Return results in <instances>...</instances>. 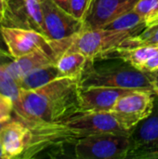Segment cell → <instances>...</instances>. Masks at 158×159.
<instances>
[{"label":"cell","mask_w":158,"mask_h":159,"mask_svg":"<svg viewBox=\"0 0 158 159\" xmlns=\"http://www.w3.org/2000/svg\"><path fill=\"white\" fill-rule=\"evenodd\" d=\"M79 79L59 77L31 90L20 89L13 117L25 126L34 123L66 124L81 113Z\"/></svg>","instance_id":"obj_1"},{"label":"cell","mask_w":158,"mask_h":159,"mask_svg":"<svg viewBox=\"0 0 158 159\" xmlns=\"http://www.w3.org/2000/svg\"><path fill=\"white\" fill-rule=\"evenodd\" d=\"M80 87H111L147 89L156 94L148 73L142 72L119 58H102L88 61L79 79Z\"/></svg>","instance_id":"obj_2"},{"label":"cell","mask_w":158,"mask_h":159,"mask_svg":"<svg viewBox=\"0 0 158 159\" xmlns=\"http://www.w3.org/2000/svg\"><path fill=\"white\" fill-rule=\"evenodd\" d=\"M129 147V136L94 133L77 140L74 155L77 159H128Z\"/></svg>","instance_id":"obj_3"},{"label":"cell","mask_w":158,"mask_h":159,"mask_svg":"<svg viewBox=\"0 0 158 159\" xmlns=\"http://www.w3.org/2000/svg\"><path fill=\"white\" fill-rule=\"evenodd\" d=\"M135 35L130 32L98 29H82L74 37L67 50L78 51L89 61L102 58L107 52L115 49L129 37Z\"/></svg>","instance_id":"obj_4"},{"label":"cell","mask_w":158,"mask_h":159,"mask_svg":"<svg viewBox=\"0 0 158 159\" xmlns=\"http://www.w3.org/2000/svg\"><path fill=\"white\" fill-rule=\"evenodd\" d=\"M156 95L147 89H131L116 101L110 112L131 135L134 129L153 112Z\"/></svg>","instance_id":"obj_5"},{"label":"cell","mask_w":158,"mask_h":159,"mask_svg":"<svg viewBox=\"0 0 158 159\" xmlns=\"http://www.w3.org/2000/svg\"><path fill=\"white\" fill-rule=\"evenodd\" d=\"M1 24L34 30L46 35L41 0H7Z\"/></svg>","instance_id":"obj_6"},{"label":"cell","mask_w":158,"mask_h":159,"mask_svg":"<svg viewBox=\"0 0 158 159\" xmlns=\"http://www.w3.org/2000/svg\"><path fill=\"white\" fill-rule=\"evenodd\" d=\"M128 159H158V95L151 115L133 130Z\"/></svg>","instance_id":"obj_7"},{"label":"cell","mask_w":158,"mask_h":159,"mask_svg":"<svg viewBox=\"0 0 158 159\" xmlns=\"http://www.w3.org/2000/svg\"><path fill=\"white\" fill-rule=\"evenodd\" d=\"M46 36L50 40L73 37L83 29V21L58 6L53 0H41Z\"/></svg>","instance_id":"obj_8"},{"label":"cell","mask_w":158,"mask_h":159,"mask_svg":"<svg viewBox=\"0 0 158 159\" xmlns=\"http://www.w3.org/2000/svg\"><path fill=\"white\" fill-rule=\"evenodd\" d=\"M71 129L84 135L94 133H114L130 136L110 111L79 113L66 122Z\"/></svg>","instance_id":"obj_9"},{"label":"cell","mask_w":158,"mask_h":159,"mask_svg":"<svg viewBox=\"0 0 158 159\" xmlns=\"http://www.w3.org/2000/svg\"><path fill=\"white\" fill-rule=\"evenodd\" d=\"M139 0H91L83 21L84 29L102 28L134 9Z\"/></svg>","instance_id":"obj_10"},{"label":"cell","mask_w":158,"mask_h":159,"mask_svg":"<svg viewBox=\"0 0 158 159\" xmlns=\"http://www.w3.org/2000/svg\"><path fill=\"white\" fill-rule=\"evenodd\" d=\"M129 90L111 87H80L81 113L111 111L116 101Z\"/></svg>","instance_id":"obj_11"},{"label":"cell","mask_w":158,"mask_h":159,"mask_svg":"<svg viewBox=\"0 0 158 159\" xmlns=\"http://www.w3.org/2000/svg\"><path fill=\"white\" fill-rule=\"evenodd\" d=\"M31 138L30 129L20 120L11 117L0 131L4 159L20 158Z\"/></svg>","instance_id":"obj_12"},{"label":"cell","mask_w":158,"mask_h":159,"mask_svg":"<svg viewBox=\"0 0 158 159\" xmlns=\"http://www.w3.org/2000/svg\"><path fill=\"white\" fill-rule=\"evenodd\" d=\"M51 63H56V61L45 51L36 49L29 54L6 62L5 66L10 75L18 82L34 69Z\"/></svg>","instance_id":"obj_13"},{"label":"cell","mask_w":158,"mask_h":159,"mask_svg":"<svg viewBox=\"0 0 158 159\" xmlns=\"http://www.w3.org/2000/svg\"><path fill=\"white\" fill-rule=\"evenodd\" d=\"M61 77L56 63L38 67L26 74L17 83L20 89L31 90L41 88L51 81Z\"/></svg>","instance_id":"obj_14"},{"label":"cell","mask_w":158,"mask_h":159,"mask_svg":"<svg viewBox=\"0 0 158 159\" xmlns=\"http://www.w3.org/2000/svg\"><path fill=\"white\" fill-rule=\"evenodd\" d=\"M88 59L78 51L66 50L57 60L56 65L61 77L80 79Z\"/></svg>","instance_id":"obj_15"},{"label":"cell","mask_w":158,"mask_h":159,"mask_svg":"<svg viewBox=\"0 0 158 159\" xmlns=\"http://www.w3.org/2000/svg\"><path fill=\"white\" fill-rule=\"evenodd\" d=\"M145 27L147 26L144 18H142L133 9L116 18L115 20H114L113 21H111L102 28L113 31L130 32L136 35L140 34Z\"/></svg>","instance_id":"obj_16"},{"label":"cell","mask_w":158,"mask_h":159,"mask_svg":"<svg viewBox=\"0 0 158 159\" xmlns=\"http://www.w3.org/2000/svg\"><path fill=\"white\" fill-rule=\"evenodd\" d=\"M142 46H158V23L147 26L140 34L127 38L119 48H129Z\"/></svg>","instance_id":"obj_17"},{"label":"cell","mask_w":158,"mask_h":159,"mask_svg":"<svg viewBox=\"0 0 158 159\" xmlns=\"http://www.w3.org/2000/svg\"><path fill=\"white\" fill-rule=\"evenodd\" d=\"M9 61L12 60L0 58V92L10 97L13 102H16L19 99L20 89L16 80L10 75V74L6 69L5 64Z\"/></svg>","instance_id":"obj_18"},{"label":"cell","mask_w":158,"mask_h":159,"mask_svg":"<svg viewBox=\"0 0 158 159\" xmlns=\"http://www.w3.org/2000/svg\"><path fill=\"white\" fill-rule=\"evenodd\" d=\"M134 10L146 20L158 11V0H139Z\"/></svg>","instance_id":"obj_19"},{"label":"cell","mask_w":158,"mask_h":159,"mask_svg":"<svg viewBox=\"0 0 158 159\" xmlns=\"http://www.w3.org/2000/svg\"><path fill=\"white\" fill-rule=\"evenodd\" d=\"M91 0H71L70 13L76 19L84 21L86 14L88 10Z\"/></svg>","instance_id":"obj_20"},{"label":"cell","mask_w":158,"mask_h":159,"mask_svg":"<svg viewBox=\"0 0 158 159\" xmlns=\"http://www.w3.org/2000/svg\"><path fill=\"white\" fill-rule=\"evenodd\" d=\"M14 111L13 100L0 92V121L9 120Z\"/></svg>","instance_id":"obj_21"},{"label":"cell","mask_w":158,"mask_h":159,"mask_svg":"<svg viewBox=\"0 0 158 159\" xmlns=\"http://www.w3.org/2000/svg\"><path fill=\"white\" fill-rule=\"evenodd\" d=\"M156 70H158V50L147 60V61L142 68V72L152 73Z\"/></svg>","instance_id":"obj_22"},{"label":"cell","mask_w":158,"mask_h":159,"mask_svg":"<svg viewBox=\"0 0 158 159\" xmlns=\"http://www.w3.org/2000/svg\"><path fill=\"white\" fill-rule=\"evenodd\" d=\"M0 58L1 59H7V60H13L14 58L10 55L9 50L7 48V46L6 44V41L4 39L3 34H2V24L0 21Z\"/></svg>","instance_id":"obj_23"},{"label":"cell","mask_w":158,"mask_h":159,"mask_svg":"<svg viewBox=\"0 0 158 159\" xmlns=\"http://www.w3.org/2000/svg\"><path fill=\"white\" fill-rule=\"evenodd\" d=\"M58 6H60L64 10L70 12V1L71 0H53Z\"/></svg>","instance_id":"obj_24"},{"label":"cell","mask_w":158,"mask_h":159,"mask_svg":"<svg viewBox=\"0 0 158 159\" xmlns=\"http://www.w3.org/2000/svg\"><path fill=\"white\" fill-rule=\"evenodd\" d=\"M148 74L154 83V86H155V89L156 91V95H158V70L152 72V73H148Z\"/></svg>","instance_id":"obj_25"},{"label":"cell","mask_w":158,"mask_h":159,"mask_svg":"<svg viewBox=\"0 0 158 159\" xmlns=\"http://www.w3.org/2000/svg\"><path fill=\"white\" fill-rule=\"evenodd\" d=\"M146 26H151V25H155L158 23V11L156 13H155L154 15H152L151 17H149L146 20Z\"/></svg>","instance_id":"obj_26"},{"label":"cell","mask_w":158,"mask_h":159,"mask_svg":"<svg viewBox=\"0 0 158 159\" xmlns=\"http://www.w3.org/2000/svg\"><path fill=\"white\" fill-rule=\"evenodd\" d=\"M5 6H6V0H0V21L4 13V9H5Z\"/></svg>","instance_id":"obj_27"},{"label":"cell","mask_w":158,"mask_h":159,"mask_svg":"<svg viewBox=\"0 0 158 159\" xmlns=\"http://www.w3.org/2000/svg\"><path fill=\"white\" fill-rule=\"evenodd\" d=\"M8 120H2V121H0V131H1V129H2V128L5 126V124L7 122Z\"/></svg>","instance_id":"obj_28"},{"label":"cell","mask_w":158,"mask_h":159,"mask_svg":"<svg viewBox=\"0 0 158 159\" xmlns=\"http://www.w3.org/2000/svg\"><path fill=\"white\" fill-rule=\"evenodd\" d=\"M0 159H4V154H3V149L0 144Z\"/></svg>","instance_id":"obj_29"},{"label":"cell","mask_w":158,"mask_h":159,"mask_svg":"<svg viewBox=\"0 0 158 159\" xmlns=\"http://www.w3.org/2000/svg\"><path fill=\"white\" fill-rule=\"evenodd\" d=\"M6 1H7V0H6Z\"/></svg>","instance_id":"obj_30"}]
</instances>
